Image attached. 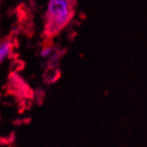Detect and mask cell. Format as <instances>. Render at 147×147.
<instances>
[{"mask_svg":"<svg viewBox=\"0 0 147 147\" xmlns=\"http://www.w3.org/2000/svg\"><path fill=\"white\" fill-rule=\"evenodd\" d=\"M1 1H2V0H0V5H1Z\"/></svg>","mask_w":147,"mask_h":147,"instance_id":"obj_7","label":"cell"},{"mask_svg":"<svg viewBox=\"0 0 147 147\" xmlns=\"http://www.w3.org/2000/svg\"><path fill=\"white\" fill-rule=\"evenodd\" d=\"M17 44V34L13 33L0 40V63H2L6 58L13 56Z\"/></svg>","mask_w":147,"mask_h":147,"instance_id":"obj_3","label":"cell"},{"mask_svg":"<svg viewBox=\"0 0 147 147\" xmlns=\"http://www.w3.org/2000/svg\"><path fill=\"white\" fill-rule=\"evenodd\" d=\"M5 87L8 94L14 97L18 103L24 100H33L34 91L16 71H11L9 74Z\"/></svg>","mask_w":147,"mask_h":147,"instance_id":"obj_2","label":"cell"},{"mask_svg":"<svg viewBox=\"0 0 147 147\" xmlns=\"http://www.w3.org/2000/svg\"><path fill=\"white\" fill-rule=\"evenodd\" d=\"M61 76V71L58 64H48L43 73V82L46 85L57 82Z\"/></svg>","mask_w":147,"mask_h":147,"instance_id":"obj_4","label":"cell"},{"mask_svg":"<svg viewBox=\"0 0 147 147\" xmlns=\"http://www.w3.org/2000/svg\"><path fill=\"white\" fill-rule=\"evenodd\" d=\"M45 98V91L43 88L39 87L37 88L34 92V96H33V100H34V102L38 105L41 106L43 103Z\"/></svg>","mask_w":147,"mask_h":147,"instance_id":"obj_5","label":"cell"},{"mask_svg":"<svg viewBox=\"0 0 147 147\" xmlns=\"http://www.w3.org/2000/svg\"><path fill=\"white\" fill-rule=\"evenodd\" d=\"M0 147H13V146H5V145H0Z\"/></svg>","mask_w":147,"mask_h":147,"instance_id":"obj_6","label":"cell"},{"mask_svg":"<svg viewBox=\"0 0 147 147\" xmlns=\"http://www.w3.org/2000/svg\"><path fill=\"white\" fill-rule=\"evenodd\" d=\"M76 7L75 0H49L44 16V38L58 35L73 19Z\"/></svg>","mask_w":147,"mask_h":147,"instance_id":"obj_1","label":"cell"}]
</instances>
